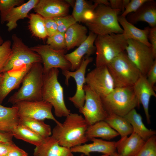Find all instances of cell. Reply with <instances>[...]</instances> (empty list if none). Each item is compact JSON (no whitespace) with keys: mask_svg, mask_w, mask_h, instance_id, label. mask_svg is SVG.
Listing matches in <instances>:
<instances>
[{"mask_svg":"<svg viewBox=\"0 0 156 156\" xmlns=\"http://www.w3.org/2000/svg\"><path fill=\"white\" fill-rule=\"evenodd\" d=\"M34 156H74L70 148L60 145L51 135L34 149Z\"/></svg>","mask_w":156,"mask_h":156,"instance_id":"obj_18","label":"cell"},{"mask_svg":"<svg viewBox=\"0 0 156 156\" xmlns=\"http://www.w3.org/2000/svg\"><path fill=\"white\" fill-rule=\"evenodd\" d=\"M83 88L85 100L82 108L79 110L88 126L105 120L109 115L103 105L100 96L85 84Z\"/></svg>","mask_w":156,"mask_h":156,"instance_id":"obj_10","label":"cell"},{"mask_svg":"<svg viewBox=\"0 0 156 156\" xmlns=\"http://www.w3.org/2000/svg\"><path fill=\"white\" fill-rule=\"evenodd\" d=\"M57 26L58 31L64 33L71 26L77 23L72 15L58 16L53 18Z\"/></svg>","mask_w":156,"mask_h":156,"instance_id":"obj_38","label":"cell"},{"mask_svg":"<svg viewBox=\"0 0 156 156\" xmlns=\"http://www.w3.org/2000/svg\"><path fill=\"white\" fill-rule=\"evenodd\" d=\"M4 42V40L0 34V46L3 44Z\"/></svg>","mask_w":156,"mask_h":156,"instance_id":"obj_51","label":"cell"},{"mask_svg":"<svg viewBox=\"0 0 156 156\" xmlns=\"http://www.w3.org/2000/svg\"><path fill=\"white\" fill-rule=\"evenodd\" d=\"M58 68H53L43 73L42 91V100L50 103L55 116L66 117L70 113L65 103L63 87L59 82Z\"/></svg>","mask_w":156,"mask_h":156,"instance_id":"obj_3","label":"cell"},{"mask_svg":"<svg viewBox=\"0 0 156 156\" xmlns=\"http://www.w3.org/2000/svg\"><path fill=\"white\" fill-rule=\"evenodd\" d=\"M85 80L86 85L101 98L108 94L115 88L107 66L96 67L87 74Z\"/></svg>","mask_w":156,"mask_h":156,"instance_id":"obj_13","label":"cell"},{"mask_svg":"<svg viewBox=\"0 0 156 156\" xmlns=\"http://www.w3.org/2000/svg\"><path fill=\"white\" fill-rule=\"evenodd\" d=\"M105 121L120 135L121 138L127 136L133 132L132 126L124 116L109 114Z\"/></svg>","mask_w":156,"mask_h":156,"instance_id":"obj_29","label":"cell"},{"mask_svg":"<svg viewBox=\"0 0 156 156\" xmlns=\"http://www.w3.org/2000/svg\"><path fill=\"white\" fill-rule=\"evenodd\" d=\"M64 1L68 4L70 6H71L73 8L75 1L73 0H66Z\"/></svg>","mask_w":156,"mask_h":156,"instance_id":"obj_49","label":"cell"},{"mask_svg":"<svg viewBox=\"0 0 156 156\" xmlns=\"http://www.w3.org/2000/svg\"><path fill=\"white\" fill-rule=\"evenodd\" d=\"M93 1L94 3L99 5H104L109 6L110 3L109 1L107 0H95Z\"/></svg>","mask_w":156,"mask_h":156,"instance_id":"obj_48","label":"cell"},{"mask_svg":"<svg viewBox=\"0 0 156 156\" xmlns=\"http://www.w3.org/2000/svg\"><path fill=\"white\" fill-rule=\"evenodd\" d=\"M19 125L25 127L44 138L50 136L52 134L50 126L45 123L44 121L20 118Z\"/></svg>","mask_w":156,"mask_h":156,"instance_id":"obj_30","label":"cell"},{"mask_svg":"<svg viewBox=\"0 0 156 156\" xmlns=\"http://www.w3.org/2000/svg\"><path fill=\"white\" fill-rule=\"evenodd\" d=\"M80 156H84V155L83 154H82ZM100 156H109V155L108 154H104Z\"/></svg>","mask_w":156,"mask_h":156,"instance_id":"obj_52","label":"cell"},{"mask_svg":"<svg viewBox=\"0 0 156 156\" xmlns=\"http://www.w3.org/2000/svg\"><path fill=\"white\" fill-rule=\"evenodd\" d=\"M87 29L77 23L69 27L64 33L66 50L78 47L87 38Z\"/></svg>","mask_w":156,"mask_h":156,"instance_id":"obj_26","label":"cell"},{"mask_svg":"<svg viewBox=\"0 0 156 156\" xmlns=\"http://www.w3.org/2000/svg\"><path fill=\"white\" fill-rule=\"evenodd\" d=\"M15 145L13 142H0V156H5Z\"/></svg>","mask_w":156,"mask_h":156,"instance_id":"obj_44","label":"cell"},{"mask_svg":"<svg viewBox=\"0 0 156 156\" xmlns=\"http://www.w3.org/2000/svg\"><path fill=\"white\" fill-rule=\"evenodd\" d=\"M145 142L133 132L129 137L121 138L116 142L117 153L121 156H135Z\"/></svg>","mask_w":156,"mask_h":156,"instance_id":"obj_22","label":"cell"},{"mask_svg":"<svg viewBox=\"0 0 156 156\" xmlns=\"http://www.w3.org/2000/svg\"><path fill=\"white\" fill-rule=\"evenodd\" d=\"M66 117L53 128L51 136L60 145L70 148L86 143L89 141L86 135L88 125L83 116L70 112Z\"/></svg>","mask_w":156,"mask_h":156,"instance_id":"obj_1","label":"cell"},{"mask_svg":"<svg viewBox=\"0 0 156 156\" xmlns=\"http://www.w3.org/2000/svg\"><path fill=\"white\" fill-rule=\"evenodd\" d=\"M3 73L0 74V81L2 78V77L3 76Z\"/></svg>","mask_w":156,"mask_h":156,"instance_id":"obj_53","label":"cell"},{"mask_svg":"<svg viewBox=\"0 0 156 156\" xmlns=\"http://www.w3.org/2000/svg\"><path fill=\"white\" fill-rule=\"evenodd\" d=\"M136 96L140 104L142 105L147 123L151 124L149 107L151 97H156L154 88L148 82L146 77L141 75L133 86Z\"/></svg>","mask_w":156,"mask_h":156,"instance_id":"obj_17","label":"cell"},{"mask_svg":"<svg viewBox=\"0 0 156 156\" xmlns=\"http://www.w3.org/2000/svg\"><path fill=\"white\" fill-rule=\"evenodd\" d=\"M130 1L129 0H110L109 7L113 9H120L122 12Z\"/></svg>","mask_w":156,"mask_h":156,"instance_id":"obj_42","label":"cell"},{"mask_svg":"<svg viewBox=\"0 0 156 156\" xmlns=\"http://www.w3.org/2000/svg\"><path fill=\"white\" fill-rule=\"evenodd\" d=\"M107 67L113 79L115 88L133 86L142 75L125 51L114 59Z\"/></svg>","mask_w":156,"mask_h":156,"instance_id":"obj_7","label":"cell"},{"mask_svg":"<svg viewBox=\"0 0 156 156\" xmlns=\"http://www.w3.org/2000/svg\"><path fill=\"white\" fill-rule=\"evenodd\" d=\"M97 35L90 32L86 39L74 51L70 53L65 54L66 59L70 65V70L74 71L80 66L83 57H90L96 51L94 43Z\"/></svg>","mask_w":156,"mask_h":156,"instance_id":"obj_15","label":"cell"},{"mask_svg":"<svg viewBox=\"0 0 156 156\" xmlns=\"http://www.w3.org/2000/svg\"><path fill=\"white\" fill-rule=\"evenodd\" d=\"M43 75V67L41 63L32 64L23 78L21 87L9 97L8 102L14 105L21 101L42 100Z\"/></svg>","mask_w":156,"mask_h":156,"instance_id":"obj_2","label":"cell"},{"mask_svg":"<svg viewBox=\"0 0 156 156\" xmlns=\"http://www.w3.org/2000/svg\"><path fill=\"white\" fill-rule=\"evenodd\" d=\"M69 5L61 0H39L34 11L44 18H54L68 15Z\"/></svg>","mask_w":156,"mask_h":156,"instance_id":"obj_16","label":"cell"},{"mask_svg":"<svg viewBox=\"0 0 156 156\" xmlns=\"http://www.w3.org/2000/svg\"><path fill=\"white\" fill-rule=\"evenodd\" d=\"M17 107L4 106L0 104V132H12L19 125Z\"/></svg>","mask_w":156,"mask_h":156,"instance_id":"obj_25","label":"cell"},{"mask_svg":"<svg viewBox=\"0 0 156 156\" xmlns=\"http://www.w3.org/2000/svg\"><path fill=\"white\" fill-rule=\"evenodd\" d=\"M12 42L7 40L0 46V74L10 59L12 54Z\"/></svg>","mask_w":156,"mask_h":156,"instance_id":"obj_35","label":"cell"},{"mask_svg":"<svg viewBox=\"0 0 156 156\" xmlns=\"http://www.w3.org/2000/svg\"><path fill=\"white\" fill-rule=\"evenodd\" d=\"M109 156H121L116 151L111 153Z\"/></svg>","mask_w":156,"mask_h":156,"instance_id":"obj_50","label":"cell"},{"mask_svg":"<svg viewBox=\"0 0 156 156\" xmlns=\"http://www.w3.org/2000/svg\"><path fill=\"white\" fill-rule=\"evenodd\" d=\"M39 0H29L19 6L12 8L7 15L5 22L8 30L10 31L16 28L17 22L20 19L28 17V14L34 9Z\"/></svg>","mask_w":156,"mask_h":156,"instance_id":"obj_24","label":"cell"},{"mask_svg":"<svg viewBox=\"0 0 156 156\" xmlns=\"http://www.w3.org/2000/svg\"><path fill=\"white\" fill-rule=\"evenodd\" d=\"M127 20L132 24L140 21L146 22L151 27H156V3L148 0L135 12L127 16Z\"/></svg>","mask_w":156,"mask_h":156,"instance_id":"obj_19","label":"cell"},{"mask_svg":"<svg viewBox=\"0 0 156 156\" xmlns=\"http://www.w3.org/2000/svg\"><path fill=\"white\" fill-rule=\"evenodd\" d=\"M148 0H131L127 5L121 16L126 17L129 14L136 11Z\"/></svg>","mask_w":156,"mask_h":156,"instance_id":"obj_39","label":"cell"},{"mask_svg":"<svg viewBox=\"0 0 156 156\" xmlns=\"http://www.w3.org/2000/svg\"><path fill=\"white\" fill-rule=\"evenodd\" d=\"M125 51L129 59L141 74L146 77L156 59L153 56L151 47L139 42L129 39Z\"/></svg>","mask_w":156,"mask_h":156,"instance_id":"obj_9","label":"cell"},{"mask_svg":"<svg viewBox=\"0 0 156 156\" xmlns=\"http://www.w3.org/2000/svg\"><path fill=\"white\" fill-rule=\"evenodd\" d=\"M24 0H0V21L2 24L5 22L6 16L10 10L16 6L24 3Z\"/></svg>","mask_w":156,"mask_h":156,"instance_id":"obj_34","label":"cell"},{"mask_svg":"<svg viewBox=\"0 0 156 156\" xmlns=\"http://www.w3.org/2000/svg\"><path fill=\"white\" fill-rule=\"evenodd\" d=\"M148 39L150 41L152 53L154 58H156V27L150 28Z\"/></svg>","mask_w":156,"mask_h":156,"instance_id":"obj_41","label":"cell"},{"mask_svg":"<svg viewBox=\"0 0 156 156\" xmlns=\"http://www.w3.org/2000/svg\"><path fill=\"white\" fill-rule=\"evenodd\" d=\"M95 10L88 9L86 10L82 15L81 22L86 23L92 21L94 17Z\"/></svg>","mask_w":156,"mask_h":156,"instance_id":"obj_45","label":"cell"},{"mask_svg":"<svg viewBox=\"0 0 156 156\" xmlns=\"http://www.w3.org/2000/svg\"><path fill=\"white\" fill-rule=\"evenodd\" d=\"M31 65L26 66L21 71L14 74H10L8 72L3 73L0 81V104L12 90L19 87Z\"/></svg>","mask_w":156,"mask_h":156,"instance_id":"obj_21","label":"cell"},{"mask_svg":"<svg viewBox=\"0 0 156 156\" xmlns=\"http://www.w3.org/2000/svg\"><path fill=\"white\" fill-rule=\"evenodd\" d=\"M96 47V67L107 66L114 59L125 51L127 39L122 34L97 35Z\"/></svg>","mask_w":156,"mask_h":156,"instance_id":"obj_4","label":"cell"},{"mask_svg":"<svg viewBox=\"0 0 156 156\" xmlns=\"http://www.w3.org/2000/svg\"><path fill=\"white\" fill-rule=\"evenodd\" d=\"M48 37L52 36L58 31L57 24L53 18H44Z\"/></svg>","mask_w":156,"mask_h":156,"instance_id":"obj_40","label":"cell"},{"mask_svg":"<svg viewBox=\"0 0 156 156\" xmlns=\"http://www.w3.org/2000/svg\"><path fill=\"white\" fill-rule=\"evenodd\" d=\"M30 48L41 57L43 73L53 68H60L62 71L70 70V64L65 57L66 50H55L47 44H38Z\"/></svg>","mask_w":156,"mask_h":156,"instance_id":"obj_12","label":"cell"},{"mask_svg":"<svg viewBox=\"0 0 156 156\" xmlns=\"http://www.w3.org/2000/svg\"><path fill=\"white\" fill-rule=\"evenodd\" d=\"M46 43L54 49L66 50L64 33L57 32L53 36L48 37Z\"/></svg>","mask_w":156,"mask_h":156,"instance_id":"obj_36","label":"cell"},{"mask_svg":"<svg viewBox=\"0 0 156 156\" xmlns=\"http://www.w3.org/2000/svg\"><path fill=\"white\" fill-rule=\"evenodd\" d=\"M28 17L29 29L32 33L39 38L45 39L47 35L44 18L37 13L30 14Z\"/></svg>","mask_w":156,"mask_h":156,"instance_id":"obj_32","label":"cell"},{"mask_svg":"<svg viewBox=\"0 0 156 156\" xmlns=\"http://www.w3.org/2000/svg\"><path fill=\"white\" fill-rule=\"evenodd\" d=\"M119 135L105 120L99 121L88 126L86 132V136L89 140L96 138L110 140Z\"/></svg>","mask_w":156,"mask_h":156,"instance_id":"obj_27","label":"cell"},{"mask_svg":"<svg viewBox=\"0 0 156 156\" xmlns=\"http://www.w3.org/2000/svg\"><path fill=\"white\" fill-rule=\"evenodd\" d=\"M98 5L91 4L84 0L75 1L72 15L76 22H81L82 15L84 11L88 9H95Z\"/></svg>","mask_w":156,"mask_h":156,"instance_id":"obj_33","label":"cell"},{"mask_svg":"<svg viewBox=\"0 0 156 156\" xmlns=\"http://www.w3.org/2000/svg\"><path fill=\"white\" fill-rule=\"evenodd\" d=\"M135 156H156V136L153 135L146 140Z\"/></svg>","mask_w":156,"mask_h":156,"instance_id":"obj_37","label":"cell"},{"mask_svg":"<svg viewBox=\"0 0 156 156\" xmlns=\"http://www.w3.org/2000/svg\"><path fill=\"white\" fill-rule=\"evenodd\" d=\"M28 153L15 145L5 156H28Z\"/></svg>","mask_w":156,"mask_h":156,"instance_id":"obj_46","label":"cell"},{"mask_svg":"<svg viewBox=\"0 0 156 156\" xmlns=\"http://www.w3.org/2000/svg\"><path fill=\"white\" fill-rule=\"evenodd\" d=\"M120 9L99 5L94 10L95 16L91 21L86 23L90 32L97 35L122 34L123 30L118 20Z\"/></svg>","mask_w":156,"mask_h":156,"instance_id":"obj_6","label":"cell"},{"mask_svg":"<svg viewBox=\"0 0 156 156\" xmlns=\"http://www.w3.org/2000/svg\"><path fill=\"white\" fill-rule=\"evenodd\" d=\"M12 55L3 73L8 72L10 74H14L21 71L26 66L36 63H42L40 56L26 45L16 34L12 35Z\"/></svg>","mask_w":156,"mask_h":156,"instance_id":"obj_8","label":"cell"},{"mask_svg":"<svg viewBox=\"0 0 156 156\" xmlns=\"http://www.w3.org/2000/svg\"><path fill=\"white\" fill-rule=\"evenodd\" d=\"M93 60L92 57L83 58L79 68L74 71L66 70L62 71V74L65 77V83L68 85L69 79L70 77L75 80L76 85V90L75 94L68 98L75 107L80 109L83 106L85 100V94L83 88L86 83L85 74L88 65Z\"/></svg>","mask_w":156,"mask_h":156,"instance_id":"obj_14","label":"cell"},{"mask_svg":"<svg viewBox=\"0 0 156 156\" xmlns=\"http://www.w3.org/2000/svg\"><path fill=\"white\" fill-rule=\"evenodd\" d=\"M124 117L132 126L133 132L136 133L146 141L153 135H155V130L148 129L142 121V117L135 108L129 112Z\"/></svg>","mask_w":156,"mask_h":156,"instance_id":"obj_28","label":"cell"},{"mask_svg":"<svg viewBox=\"0 0 156 156\" xmlns=\"http://www.w3.org/2000/svg\"><path fill=\"white\" fill-rule=\"evenodd\" d=\"M13 137L12 134L11 132H0V142H12Z\"/></svg>","mask_w":156,"mask_h":156,"instance_id":"obj_47","label":"cell"},{"mask_svg":"<svg viewBox=\"0 0 156 156\" xmlns=\"http://www.w3.org/2000/svg\"><path fill=\"white\" fill-rule=\"evenodd\" d=\"M118 20L123 30L122 34L127 39H132L151 47V44L148 39L149 27H146L144 29L138 28L129 22L126 17L121 15L118 16Z\"/></svg>","mask_w":156,"mask_h":156,"instance_id":"obj_23","label":"cell"},{"mask_svg":"<svg viewBox=\"0 0 156 156\" xmlns=\"http://www.w3.org/2000/svg\"><path fill=\"white\" fill-rule=\"evenodd\" d=\"M89 140L92 142L85 143L70 148L71 151L73 153H82L88 156H90V153L93 152L101 153L109 155L116 150V142L106 141L96 138H92Z\"/></svg>","mask_w":156,"mask_h":156,"instance_id":"obj_20","label":"cell"},{"mask_svg":"<svg viewBox=\"0 0 156 156\" xmlns=\"http://www.w3.org/2000/svg\"><path fill=\"white\" fill-rule=\"evenodd\" d=\"M13 105L17 107L19 118H26L42 121L48 119L53 121L56 124L60 122L52 114V105L43 100L21 101Z\"/></svg>","mask_w":156,"mask_h":156,"instance_id":"obj_11","label":"cell"},{"mask_svg":"<svg viewBox=\"0 0 156 156\" xmlns=\"http://www.w3.org/2000/svg\"><path fill=\"white\" fill-rule=\"evenodd\" d=\"M13 137L36 146L42 144L44 139L23 125H19L12 131Z\"/></svg>","mask_w":156,"mask_h":156,"instance_id":"obj_31","label":"cell"},{"mask_svg":"<svg viewBox=\"0 0 156 156\" xmlns=\"http://www.w3.org/2000/svg\"><path fill=\"white\" fill-rule=\"evenodd\" d=\"M147 80L149 84L154 88L156 83V60L149 70L146 75Z\"/></svg>","mask_w":156,"mask_h":156,"instance_id":"obj_43","label":"cell"},{"mask_svg":"<svg viewBox=\"0 0 156 156\" xmlns=\"http://www.w3.org/2000/svg\"><path fill=\"white\" fill-rule=\"evenodd\" d=\"M101 99L109 115L114 114L124 116L132 109L139 107L140 105L133 86L115 88L111 92Z\"/></svg>","mask_w":156,"mask_h":156,"instance_id":"obj_5","label":"cell"}]
</instances>
